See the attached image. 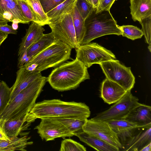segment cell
Masks as SVG:
<instances>
[{
  "label": "cell",
  "mask_w": 151,
  "mask_h": 151,
  "mask_svg": "<svg viewBox=\"0 0 151 151\" xmlns=\"http://www.w3.org/2000/svg\"><path fill=\"white\" fill-rule=\"evenodd\" d=\"M30 112L36 119L63 117L86 120L91 114L89 107L84 103L58 99L36 103Z\"/></svg>",
  "instance_id": "6da1fadb"
},
{
  "label": "cell",
  "mask_w": 151,
  "mask_h": 151,
  "mask_svg": "<svg viewBox=\"0 0 151 151\" xmlns=\"http://www.w3.org/2000/svg\"><path fill=\"white\" fill-rule=\"evenodd\" d=\"M87 68L77 58L54 69L47 78L51 87L59 91L75 89L90 78Z\"/></svg>",
  "instance_id": "7a4b0ae2"
},
{
  "label": "cell",
  "mask_w": 151,
  "mask_h": 151,
  "mask_svg": "<svg viewBox=\"0 0 151 151\" xmlns=\"http://www.w3.org/2000/svg\"><path fill=\"white\" fill-rule=\"evenodd\" d=\"M47 81V78L42 76L35 79L9 102L0 118L4 121L15 119L30 112Z\"/></svg>",
  "instance_id": "3957f363"
},
{
  "label": "cell",
  "mask_w": 151,
  "mask_h": 151,
  "mask_svg": "<svg viewBox=\"0 0 151 151\" xmlns=\"http://www.w3.org/2000/svg\"><path fill=\"white\" fill-rule=\"evenodd\" d=\"M72 48L65 43L56 40L22 66L30 71L41 72L59 66L70 58Z\"/></svg>",
  "instance_id": "277c9868"
},
{
  "label": "cell",
  "mask_w": 151,
  "mask_h": 151,
  "mask_svg": "<svg viewBox=\"0 0 151 151\" xmlns=\"http://www.w3.org/2000/svg\"><path fill=\"white\" fill-rule=\"evenodd\" d=\"M85 30L80 45L87 44L92 40L109 35H122V31L110 10L96 13L94 8L85 20Z\"/></svg>",
  "instance_id": "5b68a950"
},
{
  "label": "cell",
  "mask_w": 151,
  "mask_h": 151,
  "mask_svg": "<svg viewBox=\"0 0 151 151\" xmlns=\"http://www.w3.org/2000/svg\"><path fill=\"white\" fill-rule=\"evenodd\" d=\"M106 78L118 83L126 91H131L135 83V78L131 68L113 59L99 64Z\"/></svg>",
  "instance_id": "8992f818"
},
{
  "label": "cell",
  "mask_w": 151,
  "mask_h": 151,
  "mask_svg": "<svg viewBox=\"0 0 151 151\" xmlns=\"http://www.w3.org/2000/svg\"><path fill=\"white\" fill-rule=\"evenodd\" d=\"M75 50L76 58L87 68L94 64L116 59L110 50L95 42L79 45Z\"/></svg>",
  "instance_id": "52a82bcc"
},
{
  "label": "cell",
  "mask_w": 151,
  "mask_h": 151,
  "mask_svg": "<svg viewBox=\"0 0 151 151\" xmlns=\"http://www.w3.org/2000/svg\"><path fill=\"white\" fill-rule=\"evenodd\" d=\"M109 109L97 114L92 118L94 120L107 121L124 119L134 108L142 104L133 96L131 91H127L119 101L114 103Z\"/></svg>",
  "instance_id": "ba28073f"
},
{
  "label": "cell",
  "mask_w": 151,
  "mask_h": 151,
  "mask_svg": "<svg viewBox=\"0 0 151 151\" xmlns=\"http://www.w3.org/2000/svg\"><path fill=\"white\" fill-rule=\"evenodd\" d=\"M72 11L48 25L56 40L63 42L72 49H76L79 45L76 41L73 21Z\"/></svg>",
  "instance_id": "9c48e42d"
},
{
  "label": "cell",
  "mask_w": 151,
  "mask_h": 151,
  "mask_svg": "<svg viewBox=\"0 0 151 151\" xmlns=\"http://www.w3.org/2000/svg\"><path fill=\"white\" fill-rule=\"evenodd\" d=\"M82 129L85 132L100 138L120 151L122 149V145L117 134L106 121L87 119Z\"/></svg>",
  "instance_id": "30bf717a"
},
{
  "label": "cell",
  "mask_w": 151,
  "mask_h": 151,
  "mask_svg": "<svg viewBox=\"0 0 151 151\" xmlns=\"http://www.w3.org/2000/svg\"><path fill=\"white\" fill-rule=\"evenodd\" d=\"M40 124L34 129L42 140L46 141L54 140L55 139L65 138L74 136L68 129L58 122L50 118L41 119Z\"/></svg>",
  "instance_id": "8fae6325"
},
{
  "label": "cell",
  "mask_w": 151,
  "mask_h": 151,
  "mask_svg": "<svg viewBox=\"0 0 151 151\" xmlns=\"http://www.w3.org/2000/svg\"><path fill=\"white\" fill-rule=\"evenodd\" d=\"M106 122L117 134L122 147L127 140L134 134L136 130L151 127V125H140L124 119Z\"/></svg>",
  "instance_id": "7c38bea8"
},
{
  "label": "cell",
  "mask_w": 151,
  "mask_h": 151,
  "mask_svg": "<svg viewBox=\"0 0 151 151\" xmlns=\"http://www.w3.org/2000/svg\"><path fill=\"white\" fill-rule=\"evenodd\" d=\"M16 74L15 81L10 88V101L32 82L42 76L41 72L30 71L23 66L19 68Z\"/></svg>",
  "instance_id": "4fadbf2b"
},
{
  "label": "cell",
  "mask_w": 151,
  "mask_h": 151,
  "mask_svg": "<svg viewBox=\"0 0 151 151\" xmlns=\"http://www.w3.org/2000/svg\"><path fill=\"white\" fill-rule=\"evenodd\" d=\"M127 92L118 83L106 78L101 84L100 96L105 102L111 104L120 100Z\"/></svg>",
  "instance_id": "5bb4252c"
},
{
  "label": "cell",
  "mask_w": 151,
  "mask_h": 151,
  "mask_svg": "<svg viewBox=\"0 0 151 151\" xmlns=\"http://www.w3.org/2000/svg\"><path fill=\"white\" fill-rule=\"evenodd\" d=\"M36 119L34 116L29 112L17 119L4 121L5 132L9 138L17 136L21 132L27 130Z\"/></svg>",
  "instance_id": "9a60e30c"
},
{
  "label": "cell",
  "mask_w": 151,
  "mask_h": 151,
  "mask_svg": "<svg viewBox=\"0 0 151 151\" xmlns=\"http://www.w3.org/2000/svg\"><path fill=\"white\" fill-rule=\"evenodd\" d=\"M0 14L12 23L29 22L23 15L17 0H0Z\"/></svg>",
  "instance_id": "2e32d148"
},
{
  "label": "cell",
  "mask_w": 151,
  "mask_h": 151,
  "mask_svg": "<svg viewBox=\"0 0 151 151\" xmlns=\"http://www.w3.org/2000/svg\"><path fill=\"white\" fill-rule=\"evenodd\" d=\"M151 143V127L142 129L139 132L128 138L121 150L140 151L145 146Z\"/></svg>",
  "instance_id": "e0dca14e"
},
{
  "label": "cell",
  "mask_w": 151,
  "mask_h": 151,
  "mask_svg": "<svg viewBox=\"0 0 151 151\" xmlns=\"http://www.w3.org/2000/svg\"><path fill=\"white\" fill-rule=\"evenodd\" d=\"M45 30L42 26L32 22L27 29L25 35L22 38L19 48L18 56H19L32 44L40 39L44 35Z\"/></svg>",
  "instance_id": "ac0fdd59"
},
{
  "label": "cell",
  "mask_w": 151,
  "mask_h": 151,
  "mask_svg": "<svg viewBox=\"0 0 151 151\" xmlns=\"http://www.w3.org/2000/svg\"><path fill=\"white\" fill-rule=\"evenodd\" d=\"M142 125H151V107L142 104L133 109L124 119Z\"/></svg>",
  "instance_id": "d6986e66"
},
{
  "label": "cell",
  "mask_w": 151,
  "mask_h": 151,
  "mask_svg": "<svg viewBox=\"0 0 151 151\" xmlns=\"http://www.w3.org/2000/svg\"><path fill=\"white\" fill-rule=\"evenodd\" d=\"M80 140L89 146L98 151H119V149L100 138L90 135L83 130L76 134Z\"/></svg>",
  "instance_id": "ffe728a7"
},
{
  "label": "cell",
  "mask_w": 151,
  "mask_h": 151,
  "mask_svg": "<svg viewBox=\"0 0 151 151\" xmlns=\"http://www.w3.org/2000/svg\"><path fill=\"white\" fill-rule=\"evenodd\" d=\"M130 14L134 21L151 16V0H130Z\"/></svg>",
  "instance_id": "44dd1931"
},
{
  "label": "cell",
  "mask_w": 151,
  "mask_h": 151,
  "mask_svg": "<svg viewBox=\"0 0 151 151\" xmlns=\"http://www.w3.org/2000/svg\"><path fill=\"white\" fill-rule=\"evenodd\" d=\"M10 138V141H0V151H26V147L33 143V142L29 141L30 137L26 135L20 137L16 136Z\"/></svg>",
  "instance_id": "7402d4cb"
},
{
  "label": "cell",
  "mask_w": 151,
  "mask_h": 151,
  "mask_svg": "<svg viewBox=\"0 0 151 151\" xmlns=\"http://www.w3.org/2000/svg\"><path fill=\"white\" fill-rule=\"evenodd\" d=\"M56 41L52 33L44 35L38 41L32 44L27 50V57L31 59L39 54Z\"/></svg>",
  "instance_id": "603a6c76"
},
{
  "label": "cell",
  "mask_w": 151,
  "mask_h": 151,
  "mask_svg": "<svg viewBox=\"0 0 151 151\" xmlns=\"http://www.w3.org/2000/svg\"><path fill=\"white\" fill-rule=\"evenodd\" d=\"M76 0H65L47 13L50 23L57 21L62 16L72 11L75 6Z\"/></svg>",
  "instance_id": "cb8c5ba5"
},
{
  "label": "cell",
  "mask_w": 151,
  "mask_h": 151,
  "mask_svg": "<svg viewBox=\"0 0 151 151\" xmlns=\"http://www.w3.org/2000/svg\"><path fill=\"white\" fill-rule=\"evenodd\" d=\"M72 15L78 44L80 45L83 40L85 30V20L81 16L75 6Z\"/></svg>",
  "instance_id": "d4e9b609"
},
{
  "label": "cell",
  "mask_w": 151,
  "mask_h": 151,
  "mask_svg": "<svg viewBox=\"0 0 151 151\" xmlns=\"http://www.w3.org/2000/svg\"><path fill=\"white\" fill-rule=\"evenodd\" d=\"M27 3L31 7L35 16L36 23L43 26L50 23L48 18L42 8L40 0H26Z\"/></svg>",
  "instance_id": "484cf974"
},
{
  "label": "cell",
  "mask_w": 151,
  "mask_h": 151,
  "mask_svg": "<svg viewBox=\"0 0 151 151\" xmlns=\"http://www.w3.org/2000/svg\"><path fill=\"white\" fill-rule=\"evenodd\" d=\"M60 123L68 129L74 136L82 130V127L87 120H81L68 117L50 118Z\"/></svg>",
  "instance_id": "4316f807"
},
{
  "label": "cell",
  "mask_w": 151,
  "mask_h": 151,
  "mask_svg": "<svg viewBox=\"0 0 151 151\" xmlns=\"http://www.w3.org/2000/svg\"><path fill=\"white\" fill-rule=\"evenodd\" d=\"M122 31V35L132 40L141 38L143 34L142 30L137 27L132 25L119 26Z\"/></svg>",
  "instance_id": "83f0119b"
},
{
  "label": "cell",
  "mask_w": 151,
  "mask_h": 151,
  "mask_svg": "<svg viewBox=\"0 0 151 151\" xmlns=\"http://www.w3.org/2000/svg\"><path fill=\"white\" fill-rule=\"evenodd\" d=\"M11 89L6 83L2 81L0 82V114L9 102Z\"/></svg>",
  "instance_id": "f1b7e54d"
},
{
  "label": "cell",
  "mask_w": 151,
  "mask_h": 151,
  "mask_svg": "<svg viewBox=\"0 0 151 151\" xmlns=\"http://www.w3.org/2000/svg\"><path fill=\"white\" fill-rule=\"evenodd\" d=\"M60 151H86V148L80 143L70 139L62 141Z\"/></svg>",
  "instance_id": "f546056e"
},
{
  "label": "cell",
  "mask_w": 151,
  "mask_h": 151,
  "mask_svg": "<svg viewBox=\"0 0 151 151\" xmlns=\"http://www.w3.org/2000/svg\"><path fill=\"white\" fill-rule=\"evenodd\" d=\"M75 6L84 20L92 13L94 8L85 0H76Z\"/></svg>",
  "instance_id": "4dcf8cb0"
},
{
  "label": "cell",
  "mask_w": 151,
  "mask_h": 151,
  "mask_svg": "<svg viewBox=\"0 0 151 151\" xmlns=\"http://www.w3.org/2000/svg\"><path fill=\"white\" fill-rule=\"evenodd\" d=\"M22 12L25 18L29 22L36 23V19L30 6L23 0H17Z\"/></svg>",
  "instance_id": "1f68e13d"
},
{
  "label": "cell",
  "mask_w": 151,
  "mask_h": 151,
  "mask_svg": "<svg viewBox=\"0 0 151 151\" xmlns=\"http://www.w3.org/2000/svg\"><path fill=\"white\" fill-rule=\"evenodd\" d=\"M139 22L142 27L141 30L144 35L145 42L151 45V16L141 20Z\"/></svg>",
  "instance_id": "d6a6232c"
},
{
  "label": "cell",
  "mask_w": 151,
  "mask_h": 151,
  "mask_svg": "<svg viewBox=\"0 0 151 151\" xmlns=\"http://www.w3.org/2000/svg\"><path fill=\"white\" fill-rule=\"evenodd\" d=\"M65 0H40L43 10L47 14Z\"/></svg>",
  "instance_id": "836d02e7"
},
{
  "label": "cell",
  "mask_w": 151,
  "mask_h": 151,
  "mask_svg": "<svg viewBox=\"0 0 151 151\" xmlns=\"http://www.w3.org/2000/svg\"><path fill=\"white\" fill-rule=\"evenodd\" d=\"M116 0H101L99 5L94 8L96 13L104 11L110 10Z\"/></svg>",
  "instance_id": "e575fe53"
},
{
  "label": "cell",
  "mask_w": 151,
  "mask_h": 151,
  "mask_svg": "<svg viewBox=\"0 0 151 151\" xmlns=\"http://www.w3.org/2000/svg\"><path fill=\"white\" fill-rule=\"evenodd\" d=\"M4 121L0 118V140L10 141L11 139L6 135L4 128Z\"/></svg>",
  "instance_id": "d590c367"
},
{
  "label": "cell",
  "mask_w": 151,
  "mask_h": 151,
  "mask_svg": "<svg viewBox=\"0 0 151 151\" xmlns=\"http://www.w3.org/2000/svg\"><path fill=\"white\" fill-rule=\"evenodd\" d=\"M0 30L5 33L16 35L17 33V30L13 29L12 26L7 24L4 26H0Z\"/></svg>",
  "instance_id": "8d00e7d4"
},
{
  "label": "cell",
  "mask_w": 151,
  "mask_h": 151,
  "mask_svg": "<svg viewBox=\"0 0 151 151\" xmlns=\"http://www.w3.org/2000/svg\"><path fill=\"white\" fill-rule=\"evenodd\" d=\"M27 50L19 56L17 63V67L19 68L22 67L25 63V59L27 57Z\"/></svg>",
  "instance_id": "74e56055"
},
{
  "label": "cell",
  "mask_w": 151,
  "mask_h": 151,
  "mask_svg": "<svg viewBox=\"0 0 151 151\" xmlns=\"http://www.w3.org/2000/svg\"><path fill=\"white\" fill-rule=\"evenodd\" d=\"M94 8H96L99 4L101 0H85Z\"/></svg>",
  "instance_id": "f35d334b"
},
{
  "label": "cell",
  "mask_w": 151,
  "mask_h": 151,
  "mask_svg": "<svg viewBox=\"0 0 151 151\" xmlns=\"http://www.w3.org/2000/svg\"><path fill=\"white\" fill-rule=\"evenodd\" d=\"M8 35L0 30V46L7 37Z\"/></svg>",
  "instance_id": "ab89813d"
},
{
  "label": "cell",
  "mask_w": 151,
  "mask_h": 151,
  "mask_svg": "<svg viewBox=\"0 0 151 151\" xmlns=\"http://www.w3.org/2000/svg\"><path fill=\"white\" fill-rule=\"evenodd\" d=\"M9 22V20L4 18L3 16L0 14V26L7 25Z\"/></svg>",
  "instance_id": "60d3db41"
},
{
  "label": "cell",
  "mask_w": 151,
  "mask_h": 151,
  "mask_svg": "<svg viewBox=\"0 0 151 151\" xmlns=\"http://www.w3.org/2000/svg\"><path fill=\"white\" fill-rule=\"evenodd\" d=\"M151 143L145 146L140 151H151Z\"/></svg>",
  "instance_id": "b9f144b4"
},
{
  "label": "cell",
  "mask_w": 151,
  "mask_h": 151,
  "mask_svg": "<svg viewBox=\"0 0 151 151\" xmlns=\"http://www.w3.org/2000/svg\"><path fill=\"white\" fill-rule=\"evenodd\" d=\"M12 27L13 29L15 30H17L18 28V23H12Z\"/></svg>",
  "instance_id": "7bdbcfd3"
},
{
  "label": "cell",
  "mask_w": 151,
  "mask_h": 151,
  "mask_svg": "<svg viewBox=\"0 0 151 151\" xmlns=\"http://www.w3.org/2000/svg\"><path fill=\"white\" fill-rule=\"evenodd\" d=\"M151 45H149V46L148 47V48L149 50V51L150 52L151 51Z\"/></svg>",
  "instance_id": "ee69618b"
},
{
  "label": "cell",
  "mask_w": 151,
  "mask_h": 151,
  "mask_svg": "<svg viewBox=\"0 0 151 151\" xmlns=\"http://www.w3.org/2000/svg\"><path fill=\"white\" fill-rule=\"evenodd\" d=\"M23 0V1H25V2H27V1H26V0Z\"/></svg>",
  "instance_id": "f6af8a7d"
},
{
  "label": "cell",
  "mask_w": 151,
  "mask_h": 151,
  "mask_svg": "<svg viewBox=\"0 0 151 151\" xmlns=\"http://www.w3.org/2000/svg\"><path fill=\"white\" fill-rule=\"evenodd\" d=\"M0 82H1V81H0Z\"/></svg>",
  "instance_id": "bcb514c9"
},
{
  "label": "cell",
  "mask_w": 151,
  "mask_h": 151,
  "mask_svg": "<svg viewBox=\"0 0 151 151\" xmlns=\"http://www.w3.org/2000/svg\"><path fill=\"white\" fill-rule=\"evenodd\" d=\"M1 140H0V141H1Z\"/></svg>",
  "instance_id": "7dc6e473"
},
{
  "label": "cell",
  "mask_w": 151,
  "mask_h": 151,
  "mask_svg": "<svg viewBox=\"0 0 151 151\" xmlns=\"http://www.w3.org/2000/svg\"></svg>",
  "instance_id": "c3c4849f"
}]
</instances>
